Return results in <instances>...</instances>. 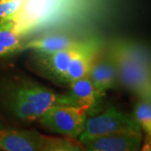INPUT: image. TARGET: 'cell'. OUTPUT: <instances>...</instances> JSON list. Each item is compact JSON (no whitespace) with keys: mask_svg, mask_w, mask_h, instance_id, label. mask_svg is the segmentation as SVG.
Segmentation results:
<instances>
[{"mask_svg":"<svg viewBox=\"0 0 151 151\" xmlns=\"http://www.w3.org/2000/svg\"><path fill=\"white\" fill-rule=\"evenodd\" d=\"M3 100L9 112L20 120H39L56 105H74L68 95H60L45 86L30 81H15L7 84Z\"/></svg>","mask_w":151,"mask_h":151,"instance_id":"obj_1","label":"cell"},{"mask_svg":"<svg viewBox=\"0 0 151 151\" xmlns=\"http://www.w3.org/2000/svg\"><path fill=\"white\" fill-rule=\"evenodd\" d=\"M90 0H24L12 17L14 28L22 36L81 14Z\"/></svg>","mask_w":151,"mask_h":151,"instance_id":"obj_2","label":"cell"},{"mask_svg":"<svg viewBox=\"0 0 151 151\" xmlns=\"http://www.w3.org/2000/svg\"><path fill=\"white\" fill-rule=\"evenodd\" d=\"M109 55L117 66L119 82L140 99L151 101V59L145 50L129 42H117Z\"/></svg>","mask_w":151,"mask_h":151,"instance_id":"obj_3","label":"cell"},{"mask_svg":"<svg viewBox=\"0 0 151 151\" xmlns=\"http://www.w3.org/2000/svg\"><path fill=\"white\" fill-rule=\"evenodd\" d=\"M84 150L74 139L41 134L34 130L0 129V150L71 151Z\"/></svg>","mask_w":151,"mask_h":151,"instance_id":"obj_4","label":"cell"},{"mask_svg":"<svg viewBox=\"0 0 151 151\" xmlns=\"http://www.w3.org/2000/svg\"><path fill=\"white\" fill-rule=\"evenodd\" d=\"M89 110L74 105H56L39 119L45 129L65 137L79 138L84 130Z\"/></svg>","mask_w":151,"mask_h":151,"instance_id":"obj_5","label":"cell"},{"mask_svg":"<svg viewBox=\"0 0 151 151\" xmlns=\"http://www.w3.org/2000/svg\"><path fill=\"white\" fill-rule=\"evenodd\" d=\"M117 133H141L140 127L134 118L115 108H108L101 114L86 119L79 141Z\"/></svg>","mask_w":151,"mask_h":151,"instance_id":"obj_6","label":"cell"},{"mask_svg":"<svg viewBox=\"0 0 151 151\" xmlns=\"http://www.w3.org/2000/svg\"><path fill=\"white\" fill-rule=\"evenodd\" d=\"M141 141V133H117L89 138L81 143L86 150L134 151L139 149Z\"/></svg>","mask_w":151,"mask_h":151,"instance_id":"obj_7","label":"cell"},{"mask_svg":"<svg viewBox=\"0 0 151 151\" xmlns=\"http://www.w3.org/2000/svg\"><path fill=\"white\" fill-rule=\"evenodd\" d=\"M87 76L102 95L114 88L119 82L116 64L110 55L93 58Z\"/></svg>","mask_w":151,"mask_h":151,"instance_id":"obj_8","label":"cell"},{"mask_svg":"<svg viewBox=\"0 0 151 151\" xmlns=\"http://www.w3.org/2000/svg\"><path fill=\"white\" fill-rule=\"evenodd\" d=\"M85 41L76 40V38L62 33H52L35 38L23 44L22 50H32L38 54H51L59 50L75 48L81 45Z\"/></svg>","mask_w":151,"mask_h":151,"instance_id":"obj_9","label":"cell"},{"mask_svg":"<svg viewBox=\"0 0 151 151\" xmlns=\"http://www.w3.org/2000/svg\"><path fill=\"white\" fill-rule=\"evenodd\" d=\"M96 55V45L85 41L76 49L66 71L65 82L68 84L88 74L93 58Z\"/></svg>","mask_w":151,"mask_h":151,"instance_id":"obj_10","label":"cell"},{"mask_svg":"<svg viewBox=\"0 0 151 151\" xmlns=\"http://www.w3.org/2000/svg\"><path fill=\"white\" fill-rule=\"evenodd\" d=\"M69 85V96L71 97L74 104L76 106L87 108L89 111L96 106L98 98L103 96L97 91L87 76L71 81Z\"/></svg>","mask_w":151,"mask_h":151,"instance_id":"obj_11","label":"cell"},{"mask_svg":"<svg viewBox=\"0 0 151 151\" xmlns=\"http://www.w3.org/2000/svg\"><path fill=\"white\" fill-rule=\"evenodd\" d=\"M77 47L62 50L51 54H40V60L49 74L53 76L57 80L65 82V74L70 60Z\"/></svg>","mask_w":151,"mask_h":151,"instance_id":"obj_12","label":"cell"},{"mask_svg":"<svg viewBox=\"0 0 151 151\" xmlns=\"http://www.w3.org/2000/svg\"><path fill=\"white\" fill-rule=\"evenodd\" d=\"M23 36L10 19H0V58L22 51Z\"/></svg>","mask_w":151,"mask_h":151,"instance_id":"obj_13","label":"cell"},{"mask_svg":"<svg viewBox=\"0 0 151 151\" xmlns=\"http://www.w3.org/2000/svg\"><path fill=\"white\" fill-rule=\"evenodd\" d=\"M134 118L139 126L149 134L151 139V101L141 99L136 103Z\"/></svg>","mask_w":151,"mask_h":151,"instance_id":"obj_14","label":"cell"},{"mask_svg":"<svg viewBox=\"0 0 151 151\" xmlns=\"http://www.w3.org/2000/svg\"><path fill=\"white\" fill-rule=\"evenodd\" d=\"M24 0H0V19H10L21 8Z\"/></svg>","mask_w":151,"mask_h":151,"instance_id":"obj_15","label":"cell"}]
</instances>
